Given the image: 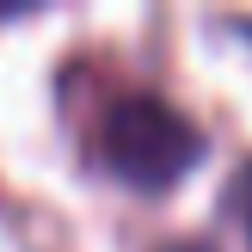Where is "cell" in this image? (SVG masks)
<instances>
[{
  "label": "cell",
  "mask_w": 252,
  "mask_h": 252,
  "mask_svg": "<svg viewBox=\"0 0 252 252\" xmlns=\"http://www.w3.org/2000/svg\"><path fill=\"white\" fill-rule=\"evenodd\" d=\"M203 160V129L154 93H129L105 117V166L135 191H172Z\"/></svg>",
  "instance_id": "cell-1"
},
{
  "label": "cell",
  "mask_w": 252,
  "mask_h": 252,
  "mask_svg": "<svg viewBox=\"0 0 252 252\" xmlns=\"http://www.w3.org/2000/svg\"><path fill=\"white\" fill-rule=\"evenodd\" d=\"M228 216H240V221H246V234H252V160L228 179Z\"/></svg>",
  "instance_id": "cell-2"
},
{
  "label": "cell",
  "mask_w": 252,
  "mask_h": 252,
  "mask_svg": "<svg viewBox=\"0 0 252 252\" xmlns=\"http://www.w3.org/2000/svg\"><path fill=\"white\" fill-rule=\"evenodd\" d=\"M160 252H216V240H166Z\"/></svg>",
  "instance_id": "cell-3"
}]
</instances>
